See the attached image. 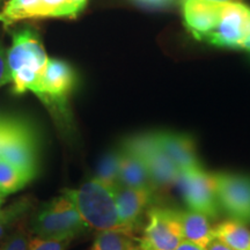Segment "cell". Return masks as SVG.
<instances>
[{
  "instance_id": "1",
  "label": "cell",
  "mask_w": 250,
  "mask_h": 250,
  "mask_svg": "<svg viewBox=\"0 0 250 250\" xmlns=\"http://www.w3.org/2000/svg\"><path fill=\"white\" fill-rule=\"evenodd\" d=\"M7 59L14 92L22 94L30 90L40 96L49 58L35 31L28 28L17 31L7 51Z\"/></svg>"
},
{
  "instance_id": "2",
  "label": "cell",
  "mask_w": 250,
  "mask_h": 250,
  "mask_svg": "<svg viewBox=\"0 0 250 250\" xmlns=\"http://www.w3.org/2000/svg\"><path fill=\"white\" fill-rule=\"evenodd\" d=\"M64 193L76 205L87 228L98 232L118 230L131 234L120 219L114 188L93 177L78 189H66Z\"/></svg>"
},
{
  "instance_id": "3",
  "label": "cell",
  "mask_w": 250,
  "mask_h": 250,
  "mask_svg": "<svg viewBox=\"0 0 250 250\" xmlns=\"http://www.w3.org/2000/svg\"><path fill=\"white\" fill-rule=\"evenodd\" d=\"M87 229L76 205L66 193L43 206L33 220V232L44 239H70Z\"/></svg>"
},
{
  "instance_id": "4",
  "label": "cell",
  "mask_w": 250,
  "mask_h": 250,
  "mask_svg": "<svg viewBox=\"0 0 250 250\" xmlns=\"http://www.w3.org/2000/svg\"><path fill=\"white\" fill-rule=\"evenodd\" d=\"M125 152L136 155L144 162L155 187H167L177 183L180 169L159 145L155 133L131 137L123 144Z\"/></svg>"
},
{
  "instance_id": "5",
  "label": "cell",
  "mask_w": 250,
  "mask_h": 250,
  "mask_svg": "<svg viewBox=\"0 0 250 250\" xmlns=\"http://www.w3.org/2000/svg\"><path fill=\"white\" fill-rule=\"evenodd\" d=\"M143 250H175L184 241L180 212L168 208H152L139 240Z\"/></svg>"
},
{
  "instance_id": "6",
  "label": "cell",
  "mask_w": 250,
  "mask_h": 250,
  "mask_svg": "<svg viewBox=\"0 0 250 250\" xmlns=\"http://www.w3.org/2000/svg\"><path fill=\"white\" fill-rule=\"evenodd\" d=\"M177 184L190 210L211 219L218 217L219 203L212 174L206 173L201 166L187 168L180 170Z\"/></svg>"
},
{
  "instance_id": "7",
  "label": "cell",
  "mask_w": 250,
  "mask_h": 250,
  "mask_svg": "<svg viewBox=\"0 0 250 250\" xmlns=\"http://www.w3.org/2000/svg\"><path fill=\"white\" fill-rule=\"evenodd\" d=\"M218 203L235 221L250 223V177L246 175L212 174Z\"/></svg>"
},
{
  "instance_id": "8",
  "label": "cell",
  "mask_w": 250,
  "mask_h": 250,
  "mask_svg": "<svg viewBox=\"0 0 250 250\" xmlns=\"http://www.w3.org/2000/svg\"><path fill=\"white\" fill-rule=\"evenodd\" d=\"M250 36V7L241 2H226L220 22L204 36L203 42L221 48H241Z\"/></svg>"
},
{
  "instance_id": "9",
  "label": "cell",
  "mask_w": 250,
  "mask_h": 250,
  "mask_svg": "<svg viewBox=\"0 0 250 250\" xmlns=\"http://www.w3.org/2000/svg\"><path fill=\"white\" fill-rule=\"evenodd\" d=\"M0 158L13 164L30 180L36 176L39 168L36 137L26 122L20 121L11 138L0 152Z\"/></svg>"
},
{
  "instance_id": "10",
  "label": "cell",
  "mask_w": 250,
  "mask_h": 250,
  "mask_svg": "<svg viewBox=\"0 0 250 250\" xmlns=\"http://www.w3.org/2000/svg\"><path fill=\"white\" fill-rule=\"evenodd\" d=\"M225 4L211 0H183L181 7L187 30L196 40L203 41L220 22Z\"/></svg>"
},
{
  "instance_id": "11",
  "label": "cell",
  "mask_w": 250,
  "mask_h": 250,
  "mask_svg": "<svg viewBox=\"0 0 250 250\" xmlns=\"http://www.w3.org/2000/svg\"><path fill=\"white\" fill-rule=\"evenodd\" d=\"M76 76L67 62L49 58L39 98L46 104L62 107L73 88Z\"/></svg>"
},
{
  "instance_id": "12",
  "label": "cell",
  "mask_w": 250,
  "mask_h": 250,
  "mask_svg": "<svg viewBox=\"0 0 250 250\" xmlns=\"http://www.w3.org/2000/svg\"><path fill=\"white\" fill-rule=\"evenodd\" d=\"M118 214L122 224L130 233H133L140 215L144 213L153 196V189L116 186L114 188Z\"/></svg>"
},
{
  "instance_id": "13",
  "label": "cell",
  "mask_w": 250,
  "mask_h": 250,
  "mask_svg": "<svg viewBox=\"0 0 250 250\" xmlns=\"http://www.w3.org/2000/svg\"><path fill=\"white\" fill-rule=\"evenodd\" d=\"M156 139L180 170L201 166L196 154L195 143L190 137L173 132H156Z\"/></svg>"
},
{
  "instance_id": "14",
  "label": "cell",
  "mask_w": 250,
  "mask_h": 250,
  "mask_svg": "<svg viewBox=\"0 0 250 250\" xmlns=\"http://www.w3.org/2000/svg\"><path fill=\"white\" fill-rule=\"evenodd\" d=\"M180 217L184 241H189L208 249V247L215 240L214 229L211 226L208 218L193 210L180 212Z\"/></svg>"
},
{
  "instance_id": "15",
  "label": "cell",
  "mask_w": 250,
  "mask_h": 250,
  "mask_svg": "<svg viewBox=\"0 0 250 250\" xmlns=\"http://www.w3.org/2000/svg\"><path fill=\"white\" fill-rule=\"evenodd\" d=\"M121 168L118 184L129 188H147L154 190L155 184L144 162L136 155L121 148Z\"/></svg>"
},
{
  "instance_id": "16",
  "label": "cell",
  "mask_w": 250,
  "mask_h": 250,
  "mask_svg": "<svg viewBox=\"0 0 250 250\" xmlns=\"http://www.w3.org/2000/svg\"><path fill=\"white\" fill-rule=\"evenodd\" d=\"M215 240L232 250H250V230L242 223L230 220L213 227Z\"/></svg>"
},
{
  "instance_id": "17",
  "label": "cell",
  "mask_w": 250,
  "mask_h": 250,
  "mask_svg": "<svg viewBox=\"0 0 250 250\" xmlns=\"http://www.w3.org/2000/svg\"><path fill=\"white\" fill-rule=\"evenodd\" d=\"M41 0H8L0 11V23L12 26L28 19H40Z\"/></svg>"
},
{
  "instance_id": "18",
  "label": "cell",
  "mask_w": 250,
  "mask_h": 250,
  "mask_svg": "<svg viewBox=\"0 0 250 250\" xmlns=\"http://www.w3.org/2000/svg\"><path fill=\"white\" fill-rule=\"evenodd\" d=\"M30 179L13 164L0 158V195L6 197L21 190Z\"/></svg>"
},
{
  "instance_id": "19",
  "label": "cell",
  "mask_w": 250,
  "mask_h": 250,
  "mask_svg": "<svg viewBox=\"0 0 250 250\" xmlns=\"http://www.w3.org/2000/svg\"><path fill=\"white\" fill-rule=\"evenodd\" d=\"M136 243L131 234L118 230L99 232L90 250H133Z\"/></svg>"
},
{
  "instance_id": "20",
  "label": "cell",
  "mask_w": 250,
  "mask_h": 250,
  "mask_svg": "<svg viewBox=\"0 0 250 250\" xmlns=\"http://www.w3.org/2000/svg\"><path fill=\"white\" fill-rule=\"evenodd\" d=\"M121 151H115L108 153L107 155L103 156L94 177H96L101 182L111 188L118 186L121 168Z\"/></svg>"
},
{
  "instance_id": "21",
  "label": "cell",
  "mask_w": 250,
  "mask_h": 250,
  "mask_svg": "<svg viewBox=\"0 0 250 250\" xmlns=\"http://www.w3.org/2000/svg\"><path fill=\"white\" fill-rule=\"evenodd\" d=\"M30 206L29 199L21 198L14 202L8 208L0 211V237L7 232L9 227L26 213Z\"/></svg>"
},
{
  "instance_id": "22",
  "label": "cell",
  "mask_w": 250,
  "mask_h": 250,
  "mask_svg": "<svg viewBox=\"0 0 250 250\" xmlns=\"http://www.w3.org/2000/svg\"><path fill=\"white\" fill-rule=\"evenodd\" d=\"M71 241L70 239H44L36 236L29 240L28 250H66Z\"/></svg>"
},
{
  "instance_id": "23",
  "label": "cell",
  "mask_w": 250,
  "mask_h": 250,
  "mask_svg": "<svg viewBox=\"0 0 250 250\" xmlns=\"http://www.w3.org/2000/svg\"><path fill=\"white\" fill-rule=\"evenodd\" d=\"M66 0H41L40 19L64 18Z\"/></svg>"
},
{
  "instance_id": "24",
  "label": "cell",
  "mask_w": 250,
  "mask_h": 250,
  "mask_svg": "<svg viewBox=\"0 0 250 250\" xmlns=\"http://www.w3.org/2000/svg\"><path fill=\"white\" fill-rule=\"evenodd\" d=\"M21 120L12 117H0V152L8 142Z\"/></svg>"
},
{
  "instance_id": "25",
  "label": "cell",
  "mask_w": 250,
  "mask_h": 250,
  "mask_svg": "<svg viewBox=\"0 0 250 250\" xmlns=\"http://www.w3.org/2000/svg\"><path fill=\"white\" fill-rule=\"evenodd\" d=\"M28 246H29L28 235L22 230H19L9 236L0 250H28Z\"/></svg>"
},
{
  "instance_id": "26",
  "label": "cell",
  "mask_w": 250,
  "mask_h": 250,
  "mask_svg": "<svg viewBox=\"0 0 250 250\" xmlns=\"http://www.w3.org/2000/svg\"><path fill=\"white\" fill-rule=\"evenodd\" d=\"M8 83H12V74L8 67L7 51L0 42V87L7 85Z\"/></svg>"
},
{
  "instance_id": "27",
  "label": "cell",
  "mask_w": 250,
  "mask_h": 250,
  "mask_svg": "<svg viewBox=\"0 0 250 250\" xmlns=\"http://www.w3.org/2000/svg\"><path fill=\"white\" fill-rule=\"evenodd\" d=\"M88 0H66L64 8V18H74L85 8Z\"/></svg>"
},
{
  "instance_id": "28",
  "label": "cell",
  "mask_w": 250,
  "mask_h": 250,
  "mask_svg": "<svg viewBox=\"0 0 250 250\" xmlns=\"http://www.w3.org/2000/svg\"><path fill=\"white\" fill-rule=\"evenodd\" d=\"M139 5L148 8H167L181 4L183 0H136Z\"/></svg>"
},
{
  "instance_id": "29",
  "label": "cell",
  "mask_w": 250,
  "mask_h": 250,
  "mask_svg": "<svg viewBox=\"0 0 250 250\" xmlns=\"http://www.w3.org/2000/svg\"><path fill=\"white\" fill-rule=\"evenodd\" d=\"M175 250H208V249L203 248L201 246H197L195 243H191L189 241H183Z\"/></svg>"
},
{
  "instance_id": "30",
  "label": "cell",
  "mask_w": 250,
  "mask_h": 250,
  "mask_svg": "<svg viewBox=\"0 0 250 250\" xmlns=\"http://www.w3.org/2000/svg\"><path fill=\"white\" fill-rule=\"evenodd\" d=\"M208 250H232L229 247L224 245L223 242L219 241V240H214L210 246L208 247Z\"/></svg>"
},
{
  "instance_id": "31",
  "label": "cell",
  "mask_w": 250,
  "mask_h": 250,
  "mask_svg": "<svg viewBox=\"0 0 250 250\" xmlns=\"http://www.w3.org/2000/svg\"><path fill=\"white\" fill-rule=\"evenodd\" d=\"M241 49H243V50H246V51L250 52V36L248 37V39H247V40L245 41V42L242 43Z\"/></svg>"
},
{
  "instance_id": "32",
  "label": "cell",
  "mask_w": 250,
  "mask_h": 250,
  "mask_svg": "<svg viewBox=\"0 0 250 250\" xmlns=\"http://www.w3.org/2000/svg\"><path fill=\"white\" fill-rule=\"evenodd\" d=\"M211 1H217V2H235L237 0H211Z\"/></svg>"
},
{
  "instance_id": "33",
  "label": "cell",
  "mask_w": 250,
  "mask_h": 250,
  "mask_svg": "<svg viewBox=\"0 0 250 250\" xmlns=\"http://www.w3.org/2000/svg\"><path fill=\"white\" fill-rule=\"evenodd\" d=\"M4 204V197L0 195V211H1V206Z\"/></svg>"
},
{
  "instance_id": "34",
  "label": "cell",
  "mask_w": 250,
  "mask_h": 250,
  "mask_svg": "<svg viewBox=\"0 0 250 250\" xmlns=\"http://www.w3.org/2000/svg\"><path fill=\"white\" fill-rule=\"evenodd\" d=\"M133 250H143L142 248H140V247L139 246H136V248H134Z\"/></svg>"
},
{
  "instance_id": "35",
  "label": "cell",
  "mask_w": 250,
  "mask_h": 250,
  "mask_svg": "<svg viewBox=\"0 0 250 250\" xmlns=\"http://www.w3.org/2000/svg\"><path fill=\"white\" fill-rule=\"evenodd\" d=\"M1 2H2V0H0V5H1Z\"/></svg>"
}]
</instances>
